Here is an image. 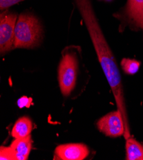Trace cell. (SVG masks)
Here are the masks:
<instances>
[{"label": "cell", "instance_id": "6da1fadb", "mask_svg": "<svg viewBox=\"0 0 143 160\" xmlns=\"http://www.w3.org/2000/svg\"><path fill=\"white\" fill-rule=\"evenodd\" d=\"M85 24L98 59L112 90L124 124V137H131L120 72L112 50L105 38L91 0H73Z\"/></svg>", "mask_w": 143, "mask_h": 160}, {"label": "cell", "instance_id": "7a4b0ae2", "mask_svg": "<svg viewBox=\"0 0 143 160\" xmlns=\"http://www.w3.org/2000/svg\"><path fill=\"white\" fill-rule=\"evenodd\" d=\"M42 27L35 16L21 13L17 20L14 31V48L31 49L39 45Z\"/></svg>", "mask_w": 143, "mask_h": 160}, {"label": "cell", "instance_id": "3957f363", "mask_svg": "<svg viewBox=\"0 0 143 160\" xmlns=\"http://www.w3.org/2000/svg\"><path fill=\"white\" fill-rule=\"evenodd\" d=\"M78 70V61L74 54H63L58 70V79L62 94L68 97L75 87Z\"/></svg>", "mask_w": 143, "mask_h": 160}, {"label": "cell", "instance_id": "277c9868", "mask_svg": "<svg viewBox=\"0 0 143 160\" xmlns=\"http://www.w3.org/2000/svg\"><path fill=\"white\" fill-rule=\"evenodd\" d=\"M17 15L3 11L0 16V52L5 54L14 49V31Z\"/></svg>", "mask_w": 143, "mask_h": 160}, {"label": "cell", "instance_id": "5b68a950", "mask_svg": "<svg viewBox=\"0 0 143 160\" xmlns=\"http://www.w3.org/2000/svg\"><path fill=\"white\" fill-rule=\"evenodd\" d=\"M96 126L99 131L107 137L116 138L124 133V124L118 110L103 116L98 121Z\"/></svg>", "mask_w": 143, "mask_h": 160}, {"label": "cell", "instance_id": "8992f818", "mask_svg": "<svg viewBox=\"0 0 143 160\" xmlns=\"http://www.w3.org/2000/svg\"><path fill=\"white\" fill-rule=\"evenodd\" d=\"M55 154L58 159L83 160L88 156L89 150L83 143H69L57 147Z\"/></svg>", "mask_w": 143, "mask_h": 160}, {"label": "cell", "instance_id": "52a82bcc", "mask_svg": "<svg viewBox=\"0 0 143 160\" xmlns=\"http://www.w3.org/2000/svg\"><path fill=\"white\" fill-rule=\"evenodd\" d=\"M123 18L133 29H143V0H128Z\"/></svg>", "mask_w": 143, "mask_h": 160}, {"label": "cell", "instance_id": "ba28073f", "mask_svg": "<svg viewBox=\"0 0 143 160\" xmlns=\"http://www.w3.org/2000/svg\"><path fill=\"white\" fill-rule=\"evenodd\" d=\"M32 142L30 135L22 138H15L11 143L10 148L15 153L17 160H26L30 153Z\"/></svg>", "mask_w": 143, "mask_h": 160}, {"label": "cell", "instance_id": "9c48e42d", "mask_svg": "<svg viewBox=\"0 0 143 160\" xmlns=\"http://www.w3.org/2000/svg\"><path fill=\"white\" fill-rule=\"evenodd\" d=\"M33 125L31 120L26 117L19 119L15 122L12 130V136L14 138H22L30 135Z\"/></svg>", "mask_w": 143, "mask_h": 160}, {"label": "cell", "instance_id": "30bf717a", "mask_svg": "<svg viewBox=\"0 0 143 160\" xmlns=\"http://www.w3.org/2000/svg\"><path fill=\"white\" fill-rule=\"evenodd\" d=\"M126 159L143 160V146L132 137L126 140Z\"/></svg>", "mask_w": 143, "mask_h": 160}, {"label": "cell", "instance_id": "8fae6325", "mask_svg": "<svg viewBox=\"0 0 143 160\" xmlns=\"http://www.w3.org/2000/svg\"><path fill=\"white\" fill-rule=\"evenodd\" d=\"M121 65L125 73L134 75L138 72L140 65V62L135 59L124 58L121 62Z\"/></svg>", "mask_w": 143, "mask_h": 160}, {"label": "cell", "instance_id": "7c38bea8", "mask_svg": "<svg viewBox=\"0 0 143 160\" xmlns=\"http://www.w3.org/2000/svg\"><path fill=\"white\" fill-rule=\"evenodd\" d=\"M0 159L1 160H17L15 153L10 147H3L0 148Z\"/></svg>", "mask_w": 143, "mask_h": 160}, {"label": "cell", "instance_id": "4fadbf2b", "mask_svg": "<svg viewBox=\"0 0 143 160\" xmlns=\"http://www.w3.org/2000/svg\"><path fill=\"white\" fill-rule=\"evenodd\" d=\"M23 1H25V0H0V8H1V11L3 12L12 5Z\"/></svg>", "mask_w": 143, "mask_h": 160}, {"label": "cell", "instance_id": "5bb4252c", "mask_svg": "<svg viewBox=\"0 0 143 160\" xmlns=\"http://www.w3.org/2000/svg\"><path fill=\"white\" fill-rule=\"evenodd\" d=\"M31 102V99L27 98V97H22L21 98H20L18 103V106L20 108H23L24 107H29L30 106Z\"/></svg>", "mask_w": 143, "mask_h": 160}]
</instances>
